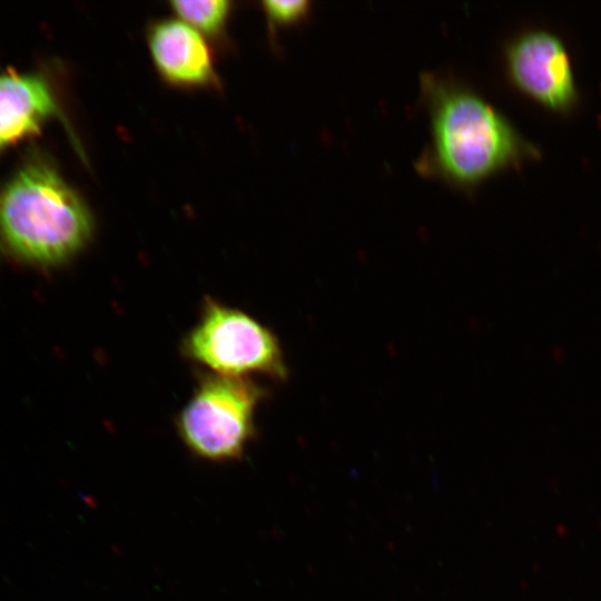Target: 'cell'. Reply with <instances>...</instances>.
<instances>
[{"label": "cell", "mask_w": 601, "mask_h": 601, "mask_svg": "<svg viewBox=\"0 0 601 601\" xmlns=\"http://www.w3.org/2000/svg\"><path fill=\"white\" fill-rule=\"evenodd\" d=\"M420 92L430 135L415 161L423 177L469 191L521 156L524 144L513 126L465 82L423 72Z\"/></svg>", "instance_id": "obj_1"}, {"label": "cell", "mask_w": 601, "mask_h": 601, "mask_svg": "<svg viewBox=\"0 0 601 601\" xmlns=\"http://www.w3.org/2000/svg\"><path fill=\"white\" fill-rule=\"evenodd\" d=\"M91 214L55 165L24 160L0 187V248L23 265L56 268L90 243Z\"/></svg>", "instance_id": "obj_2"}, {"label": "cell", "mask_w": 601, "mask_h": 601, "mask_svg": "<svg viewBox=\"0 0 601 601\" xmlns=\"http://www.w3.org/2000/svg\"><path fill=\"white\" fill-rule=\"evenodd\" d=\"M264 394L249 377L204 374L177 415V433L200 459L238 460L255 435V415Z\"/></svg>", "instance_id": "obj_3"}, {"label": "cell", "mask_w": 601, "mask_h": 601, "mask_svg": "<svg viewBox=\"0 0 601 601\" xmlns=\"http://www.w3.org/2000/svg\"><path fill=\"white\" fill-rule=\"evenodd\" d=\"M183 354L208 373L231 377H287L277 337L246 312L207 297L183 339Z\"/></svg>", "instance_id": "obj_4"}, {"label": "cell", "mask_w": 601, "mask_h": 601, "mask_svg": "<svg viewBox=\"0 0 601 601\" xmlns=\"http://www.w3.org/2000/svg\"><path fill=\"white\" fill-rule=\"evenodd\" d=\"M508 73L513 83L553 109H565L577 98L568 51L562 41L544 30L515 38L506 48Z\"/></svg>", "instance_id": "obj_5"}, {"label": "cell", "mask_w": 601, "mask_h": 601, "mask_svg": "<svg viewBox=\"0 0 601 601\" xmlns=\"http://www.w3.org/2000/svg\"><path fill=\"white\" fill-rule=\"evenodd\" d=\"M59 115L51 82L40 71H0V154Z\"/></svg>", "instance_id": "obj_6"}, {"label": "cell", "mask_w": 601, "mask_h": 601, "mask_svg": "<svg viewBox=\"0 0 601 601\" xmlns=\"http://www.w3.org/2000/svg\"><path fill=\"white\" fill-rule=\"evenodd\" d=\"M148 47L158 72L178 86H204L215 78L209 47L199 31L183 20L164 19L148 31Z\"/></svg>", "instance_id": "obj_7"}, {"label": "cell", "mask_w": 601, "mask_h": 601, "mask_svg": "<svg viewBox=\"0 0 601 601\" xmlns=\"http://www.w3.org/2000/svg\"><path fill=\"white\" fill-rule=\"evenodd\" d=\"M170 6L180 20L207 35L220 32L230 11V2L226 0H179Z\"/></svg>", "instance_id": "obj_8"}, {"label": "cell", "mask_w": 601, "mask_h": 601, "mask_svg": "<svg viewBox=\"0 0 601 601\" xmlns=\"http://www.w3.org/2000/svg\"><path fill=\"white\" fill-rule=\"evenodd\" d=\"M262 6L273 27L295 24L306 19L312 10V3L306 0H266Z\"/></svg>", "instance_id": "obj_9"}]
</instances>
